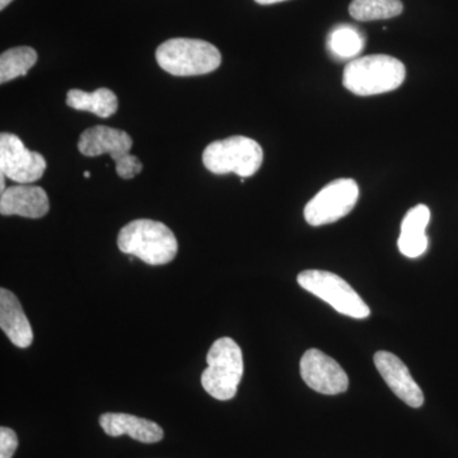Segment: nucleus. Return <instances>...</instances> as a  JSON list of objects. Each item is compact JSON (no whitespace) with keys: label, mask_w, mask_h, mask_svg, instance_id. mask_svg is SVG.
<instances>
[{"label":"nucleus","mask_w":458,"mask_h":458,"mask_svg":"<svg viewBox=\"0 0 458 458\" xmlns=\"http://www.w3.org/2000/svg\"><path fill=\"white\" fill-rule=\"evenodd\" d=\"M406 77L405 65L390 55L357 57L345 66L343 84L357 96H376L399 89Z\"/></svg>","instance_id":"2"},{"label":"nucleus","mask_w":458,"mask_h":458,"mask_svg":"<svg viewBox=\"0 0 458 458\" xmlns=\"http://www.w3.org/2000/svg\"><path fill=\"white\" fill-rule=\"evenodd\" d=\"M256 3L261 5L276 4V3L285 2V0H255Z\"/></svg>","instance_id":"21"},{"label":"nucleus","mask_w":458,"mask_h":458,"mask_svg":"<svg viewBox=\"0 0 458 458\" xmlns=\"http://www.w3.org/2000/svg\"><path fill=\"white\" fill-rule=\"evenodd\" d=\"M264 152L258 141L236 135L225 140L213 141L205 148L203 164L208 171L216 174H236L251 177L260 170Z\"/></svg>","instance_id":"5"},{"label":"nucleus","mask_w":458,"mask_h":458,"mask_svg":"<svg viewBox=\"0 0 458 458\" xmlns=\"http://www.w3.org/2000/svg\"><path fill=\"white\" fill-rule=\"evenodd\" d=\"M117 246L123 254L148 265H165L176 258L179 243L167 225L152 219H137L120 229Z\"/></svg>","instance_id":"1"},{"label":"nucleus","mask_w":458,"mask_h":458,"mask_svg":"<svg viewBox=\"0 0 458 458\" xmlns=\"http://www.w3.org/2000/svg\"><path fill=\"white\" fill-rule=\"evenodd\" d=\"M156 59L164 71L176 77L212 73L222 64L219 50L197 38H171L159 45Z\"/></svg>","instance_id":"3"},{"label":"nucleus","mask_w":458,"mask_h":458,"mask_svg":"<svg viewBox=\"0 0 458 458\" xmlns=\"http://www.w3.org/2000/svg\"><path fill=\"white\" fill-rule=\"evenodd\" d=\"M66 105L78 111H89L102 119L113 116L119 107L116 95L108 89H98L95 92L71 89L66 95Z\"/></svg>","instance_id":"16"},{"label":"nucleus","mask_w":458,"mask_h":458,"mask_svg":"<svg viewBox=\"0 0 458 458\" xmlns=\"http://www.w3.org/2000/svg\"><path fill=\"white\" fill-rule=\"evenodd\" d=\"M38 62V53L30 47H18L4 51L0 56V83L25 77Z\"/></svg>","instance_id":"18"},{"label":"nucleus","mask_w":458,"mask_h":458,"mask_svg":"<svg viewBox=\"0 0 458 458\" xmlns=\"http://www.w3.org/2000/svg\"><path fill=\"white\" fill-rule=\"evenodd\" d=\"M99 426L110 437H122L123 434L134 441L157 443L164 439V429L148 419L134 417L123 412H106L99 417Z\"/></svg>","instance_id":"13"},{"label":"nucleus","mask_w":458,"mask_h":458,"mask_svg":"<svg viewBox=\"0 0 458 458\" xmlns=\"http://www.w3.org/2000/svg\"><path fill=\"white\" fill-rule=\"evenodd\" d=\"M84 177H86V179H89L90 174L89 171L84 172Z\"/></svg>","instance_id":"23"},{"label":"nucleus","mask_w":458,"mask_h":458,"mask_svg":"<svg viewBox=\"0 0 458 458\" xmlns=\"http://www.w3.org/2000/svg\"><path fill=\"white\" fill-rule=\"evenodd\" d=\"M403 11L401 0H352L349 5L351 16L361 22L388 20L400 16Z\"/></svg>","instance_id":"19"},{"label":"nucleus","mask_w":458,"mask_h":458,"mask_svg":"<svg viewBox=\"0 0 458 458\" xmlns=\"http://www.w3.org/2000/svg\"><path fill=\"white\" fill-rule=\"evenodd\" d=\"M13 2V0H0V9H5V7H8L11 3Z\"/></svg>","instance_id":"22"},{"label":"nucleus","mask_w":458,"mask_h":458,"mask_svg":"<svg viewBox=\"0 0 458 458\" xmlns=\"http://www.w3.org/2000/svg\"><path fill=\"white\" fill-rule=\"evenodd\" d=\"M360 198V188L352 179H340L327 183L304 208V219L313 227L335 223L354 209Z\"/></svg>","instance_id":"8"},{"label":"nucleus","mask_w":458,"mask_h":458,"mask_svg":"<svg viewBox=\"0 0 458 458\" xmlns=\"http://www.w3.org/2000/svg\"><path fill=\"white\" fill-rule=\"evenodd\" d=\"M327 50L337 60H354L360 56L366 38L360 29L352 25L334 27L327 36Z\"/></svg>","instance_id":"17"},{"label":"nucleus","mask_w":458,"mask_h":458,"mask_svg":"<svg viewBox=\"0 0 458 458\" xmlns=\"http://www.w3.org/2000/svg\"><path fill=\"white\" fill-rule=\"evenodd\" d=\"M18 438L11 428H0V458H12L16 454Z\"/></svg>","instance_id":"20"},{"label":"nucleus","mask_w":458,"mask_h":458,"mask_svg":"<svg viewBox=\"0 0 458 458\" xmlns=\"http://www.w3.org/2000/svg\"><path fill=\"white\" fill-rule=\"evenodd\" d=\"M0 328L18 348H29L33 342L31 324L22 304L16 294L5 288L0 289Z\"/></svg>","instance_id":"14"},{"label":"nucleus","mask_w":458,"mask_h":458,"mask_svg":"<svg viewBox=\"0 0 458 458\" xmlns=\"http://www.w3.org/2000/svg\"><path fill=\"white\" fill-rule=\"evenodd\" d=\"M131 147L132 140L128 132L105 125L87 129L78 141V149L83 156H110L116 165L117 174L123 180L134 179L143 170L140 158L131 155Z\"/></svg>","instance_id":"6"},{"label":"nucleus","mask_w":458,"mask_h":458,"mask_svg":"<svg viewBox=\"0 0 458 458\" xmlns=\"http://www.w3.org/2000/svg\"><path fill=\"white\" fill-rule=\"evenodd\" d=\"M49 209V198L47 191L40 186H11L0 195L2 216H20L38 219L47 216Z\"/></svg>","instance_id":"12"},{"label":"nucleus","mask_w":458,"mask_h":458,"mask_svg":"<svg viewBox=\"0 0 458 458\" xmlns=\"http://www.w3.org/2000/svg\"><path fill=\"white\" fill-rule=\"evenodd\" d=\"M298 284L333 309L352 318H367L370 310L360 295L336 274L325 270H306L298 276Z\"/></svg>","instance_id":"7"},{"label":"nucleus","mask_w":458,"mask_h":458,"mask_svg":"<svg viewBox=\"0 0 458 458\" xmlns=\"http://www.w3.org/2000/svg\"><path fill=\"white\" fill-rule=\"evenodd\" d=\"M301 376L316 393L339 394L348 390L349 378L343 367L318 349H310L301 360Z\"/></svg>","instance_id":"10"},{"label":"nucleus","mask_w":458,"mask_h":458,"mask_svg":"<svg viewBox=\"0 0 458 458\" xmlns=\"http://www.w3.org/2000/svg\"><path fill=\"white\" fill-rule=\"evenodd\" d=\"M376 369L386 384L400 400L411 408H420L424 403V394L412 378L408 367L390 352H377Z\"/></svg>","instance_id":"11"},{"label":"nucleus","mask_w":458,"mask_h":458,"mask_svg":"<svg viewBox=\"0 0 458 458\" xmlns=\"http://www.w3.org/2000/svg\"><path fill=\"white\" fill-rule=\"evenodd\" d=\"M430 221V210L427 205L419 204L410 209L401 223V233L397 245L401 254L417 259L428 249L426 229Z\"/></svg>","instance_id":"15"},{"label":"nucleus","mask_w":458,"mask_h":458,"mask_svg":"<svg viewBox=\"0 0 458 458\" xmlns=\"http://www.w3.org/2000/svg\"><path fill=\"white\" fill-rule=\"evenodd\" d=\"M207 369L201 373V386L210 396L227 401L236 396L243 375V357L238 344L221 337L207 355Z\"/></svg>","instance_id":"4"},{"label":"nucleus","mask_w":458,"mask_h":458,"mask_svg":"<svg viewBox=\"0 0 458 458\" xmlns=\"http://www.w3.org/2000/svg\"><path fill=\"white\" fill-rule=\"evenodd\" d=\"M47 167L44 156L27 149L17 135H0V171L9 180L27 185L40 180Z\"/></svg>","instance_id":"9"}]
</instances>
